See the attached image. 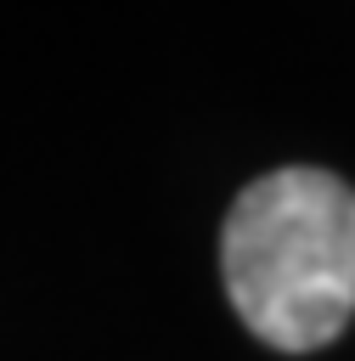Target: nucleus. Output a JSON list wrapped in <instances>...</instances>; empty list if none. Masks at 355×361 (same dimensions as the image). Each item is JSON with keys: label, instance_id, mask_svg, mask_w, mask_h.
Here are the masks:
<instances>
[{"label": "nucleus", "instance_id": "obj_1", "mask_svg": "<svg viewBox=\"0 0 355 361\" xmlns=\"http://www.w3.org/2000/svg\"><path fill=\"white\" fill-rule=\"evenodd\" d=\"M220 271L237 316L270 350L332 344L355 316V192L310 164L259 175L225 214Z\"/></svg>", "mask_w": 355, "mask_h": 361}]
</instances>
